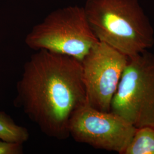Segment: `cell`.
I'll list each match as a JSON object with an SVG mask.
<instances>
[{
    "label": "cell",
    "instance_id": "6da1fadb",
    "mask_svg": "<svg viewBox=\"0 0 154 154\" xmlns=\"http://www.w3.org/2000/svg\"><path fill=\"white\" fill-rule=\"evenodd\" d=\"M15 106L48 137H70L74 114L87 103L81 62L46 50H37L23 66Z\"/></svg>",
    "mask_w": 154,
    "mask_h": 154
},
{
    "label": "cell",
    "instance_id": "7a4b0ae2",
    "mask_svg": "<svg viewBox=\"0 0 154 154\" xmlns=\"http://www.w3.org/2000/svg\"><path fill=\"white\" fill-rule=\"evenodd\" d=\"M83 7L99 42L128 57L154 46V28L138 0H87Z\"/></svg>",
    "mask_w": 154,
    "mask_h": 154
},
{
    "label": "cell",
    "instance_id": "3957f363",
    "mask_svg": "<svg viewBox=\"0 0 154 154\" xmlns=\"http://www.w3.org/2000/svg\"><path fill=\"white\" fill-rule=\"evenodd\" d=\"M25 41L32 49L66 54L81 62L99 42L90 27L83 7L77 5L50 13L32 28Z\"/></svg>",
    "mask_w": 154,
    "mask_h": 154
},
{
    "label": "cell",
    "instance_id": "277c9868",
    "mask_svg": "<svg viewBox=\"0 0 154 154\" xmlns=\"http://www.w3.org/2000/svg\"><path fill=\"white\" fill-rule=\"evenodd\" d=\"M110 111L135 128L154 126V54L128 57Z\"/></svg>",
    "mask_w": 154,
    "mask_h": 154
},
{
    "label": "cell",
    "instance_id": "5b68a950",
    "mask_svg": "<svg viewBox=\"0 0 154 154\" xmlns=\"http://www.w3.org/2000/svg\"><path fill=\"white\" fill-rule=\"evenodd\" d=\"M128 57L98 42L81 61L87 103L95 109L110 111Z\"/></svg>",
    "mask_w": 154,
    "mask_h": 154
},
{
    "label": "cell",
    "instance_id": "8992f818",
    "mask_svg": "<svg viewBox=\"0 0 154 154\" xmlns=\"http://www.w3.org/2000/svg\"><path fill=\"white\" fill-rule=\"evenodd\" d=\"M136 128L111 111L95 109L88 103L72 116L70 137L78 143L122 154Z\"/></svg>",
    "mask_w": 154,
    "mask_h": 154
},
{
    "label": "cell",
    "instance_id": "52a82bcc",
    "mask_svg": "<svg viewBox=\"0 0 154 154\" xmlns=\"http://www.w3.org/2000/svg\"><path fill=\"white\" fill-rule=\"evenodd\" d=\"M122 154H154V126L136 128Z\"/></svg>",
    "mask_w": 154,
    "mask_h": 154
},
{
    "label": "cell",
    "instance_id": "ba28073f",
    "mask_svg": "<svg viewBox=\"0 0 154 154\" xmlns=\"http://www.w3.org/2000/svg\"><path fill=\"white\" fill-rule=\"evenodd\" d=\"M29 138V132L23 127L19 126L5 112L0 111V139L2 140L25 143Z\"/></svg>",
    "mask_w": 154,
    "mask_h": 154
},
{
    "label": "cell",
    "instance_id": "9c48e42d",
    "mask_svg": "<svg viewBox=\"0 0 154 154\" xmlns=\"http://www.w3.org/2000/svg\"><path fill=\"white\" fill-rule=\"evenodd\" d=\"M23 144L0 141V154H21L23 153Z\"/></svg>",
    "mask_w": 154,
    "mask_h": 154
}]
</instances>
